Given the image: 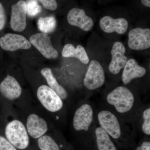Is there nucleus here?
Returning <instances> with one entry per match:
<instances>
[{
    "instance_id": "obj_26",
    "label": "nucleus",
    "mask_w": 150,
    "mask_h": 150,
    "mask_svg": "<svg viewBox=\"0 0 150 150\" xmlns=\"http://www.w3.org/2000/svg\"><path fill=\"white\" fill-rule=\"evenodd\" d=\"M6 23V16L2 4L0 2V31L4 29Z\"/></svg>"
},
{
    "instance_id": "obj_14",
    "label": "nucleus",
    "mask_w": 150,
    "mask_h": 150,
    "mask_svg": "<svg viewBox=\"0 0 150 150\" xmlns=\"http://www.w3.org/2000/svg\"><path fill=\"white\" fill-rule=\"evenodd\" d=\"M146 74L145 67L140 66L134 59H128L123 68L121 80L123 85L128 86L134 80L144 76Z\"/></svg>"
},
{
    "instance_id": "obj_9",
    "label": "nucleus",
    "mask_w": 150,
    "mask_h": 150,
    "mask_svg": "<svg viewBox=\"0 0 150 150\" xmlns=\"http://www.w3.org/2000/svg\"><path fill=\"white\" fill-rule=\"evenodd\" d=\"M126 51L125 46L121 42L117 41L113 44L110 51L111 60L108 67L111 74L118 75L123 70L128 60V57L125 55Z\"/></svg>"
},
{
    "instance_id": "obj_22",
    "label": "nucleus",
    "mask_w": 150,
    "mask_h": 150,
    "mask_svg": "<svg viewBox=\"0 0 150 150\" xmlns=\"http://www.w3.org/2000/svg\"><path fill=\"white\" fill-rule=\"evenodd\" d=\"M38 143L41 150H60L58 144L49 136L43 135L38 138Z\"/></svg>"
},
{
    "instance_id": "obj_3",
    "label": "nucleus",
    "mask_w": 150,
    "mask_h": 150,
    "mask_svg": "<svg viewBox=\"0 0 150 150\" xmlns=\"http://www.w3.org/2000/svg\"><path fill=\"white\" fill-rule=\"evenodd\" d=\"M95 108L88 99L78 106L73 116L72 126L74 130L84 138V142L93 139L95 123Z\"/></svg>"
},
{
    "instance_id": "obj_20",
    "label": "nucleus",
    "mask_w": 150,
    "mask_h": 150,
    "mask_svg": "<svg viewBox=\"0 0 150 150\" xmlns=\"http://www.w3.org/2000/svg\"><path fill=\"white\" fill-rule=\"evenodd\" d=\"M40 72L46 80L49 87L54 90L62 100H66L69 97V94L64 88L59 84L57 82L53 75L51 69L49 68H44L41 70Z\"/></svg>"
},
{
    "instance_id": "obj_11",
    "label": "nucleus",
    "mask_w": 150,
    "mask_h": 150,
    "mask_svg": "<svg viewBox=\"0 0 150 150\" xmlns=\"http://www.w3.org/2000/svg\"><path fill=\"white\" fill-rule=\"evenodd\" d=\"M26 3L20 0L11 6V12L10 25L11 28L16 32H21L26 26Z\"/></svg>"
},
{
    "instance_id": "obj_27",
    "label": "nucleus",
    "mask_w": 150,
    "mask_h": 150,
    "mask_svg": "<svg viewBox=\"0 0 150 150\" xmlns=\"http://www.w3.org/2000/svg\"><path fill=\"white\" fill-rule=\"evenodd\" d=\"M135 150H150L149 140H145L142 141L137 146Z\"/></svg>"
},
{
    "instance_id": "obj_5",
    "label": "nucleus",
    "mask_w": 150,
    "mask_h": 150,
    "mask_svg": "<svg viewBox=\"0 0 150 150\" xmlns=\"http://www.w3.org/2000/svg\"><path fill=\"white\" fill-rule=\"evenodd\" d=\"M105 76L102 65L96 60H92L83 80V85L87 90L96 91L105 83Z\"/></svg>"
},
{
    "instance_id": "obj_13",
    "label": "nucleus",
    "mask_w": 150,
    "mask_h": 150,
    "mask_svg": "<svg viewBox=\"0 0 150 150\" xmlns=\"http://www.w3.org/2000/svg\"><path fill=\"white\" fill-rule=\"evenodd\" d=\"M67 21L71 25L79 28L86 32L90 31L93 26L92 19L87 16L82 9L77 8L71 9L67 15Z\"/></svg>"
},
{
    "instance_id": "obj_21",
    "label": "nucleus",
    "mask_w": 150,
    "mask_h": 150,
    "mask_svg": "<svg viewBox=\"0 0 150 150\" xmlns=\"http://www.w3.org/2000/svg\"><path fill=\"white\" fill-rule=\"evenodd\" d=\"M38 27L41 32L48 34L53 32L56 26V21L53 16L40 17L37 23Z\"/></svg>"
},
{
    "instance_id": "obj_10",
    "label": "nucleus",
    "mask_w": 150,
    "mask_h": 150,
    "mask_svg": "<svg viewBox=\"0 0 150 150\" xmlns=\"http://www.w3.org/2000/svg\"><path fill=\"white\" fill-rule=\"evenodd\" d=\"M131 126L135 134L139 132L146 137H150V104H143L134 118Z\"/></svg>"
},
{
    "instance_id": "obj_15",
    "label": "nucleus",
    "mask_w": 150,
    "mask_h": 150,
    "mask_svg": "<svg viewBox=\"0 0 150 150\" xmlns=\"http://www.w3.org/2000/svg\"><path fill=\"white\" fill-rule=\"evenodd\" d=\"M99 25L103 31L106 33L116 32L123 34L128 30L129 23L126 19L123 18H114L110 16H105L100 21Z\"/></svg>"
},
{
    "instance_id": "obj_17",
    "label": "nucleus",
    "mask_w": 150,
    "mask_h": 150,
    "mask_svg": "<svg viewBox=\"0 0 150 150\" xmlns=\"http://www.w3.org/2000/svg\"><path fill=\"white\" fill-rule=\"evenodd\" d=\"M0 93L7 99L13 100L21 96L22 88L13 77L8 75L0 83Z\"/></svg>"
},
{
    "instance_id": "obj_25",
    "label": "nucleus",
    "mask_w": 150,
    "mask_h": 150,
    "mask_svg": "<svg viewBox=\"0 0 150 150\" xmlns=\"http://www.w3.org/2000/svg\"><path fill=\"white\" fill-rule=\"evenodd\" d=\"M0 150H17L14 146L2 137H0Z\"/></svg>"
},
{
    "instance_id": "obj_23",
    "label": "nucleus",
    "mask_w": 150,
    "mask_h": 150,
    "mask_svg": "<svg viewBox=\"0 0 150 150\" xmlns=\"http://www.w3.org/2000/svg\"><path fill=\"white\" fill-rule=\"evenodd\" d=\"M26 3L27 14L33 17L38 15L41 11V7L36 0H28Z\"/></svg>"
},
{
    "instance_id": "obj_18",
    "label": "nucleus",
    "mask_w": 150,
    "mask_h": 150,
    "mask_svg": "<svg viewBox=\"0 0 150 150\" xmlns=\"http://www.w3.org/2000/svg\"><path fill=\"white\" fill-rule=\"evenodd\" d=\"M93 139L98 150H118L111 137L97 124L94 126Z\"/></svg>"
},
{
    "instance_id": "obj_24",
    "label": "nucleus",
    "mask_w": 150,
    "mask_h": 150,
    "mask_svg": "<svg viewBox=\"0 0 150 150\" xmlns=\"http://www.w3.org/2000/svg\"><path fill=\"white\" fill-rule=\"evenodd\" d=\"M45 8L51 11L56 10L58 4L56 0H38Z\"/></svg>"
},
{
    "instance_id": "obj_28",
    "label": "nucleus",
    "mask_w": 150,
    "mask_h": 150,
    "mask_svg": "<svg viewBox=\"0 0 150 150\" xmlns=\"http://www.w3.org/2000/svg\"><path fill=\"white\" fill-rule=\"evenodd\" d=\"M142 4L145 6L150 7V0H141Z\"/></svg>"
},
{
    "instance_id": "obj_19",
    "label": "nucleus",
    "mask_w": 150,
    "mask_h": 150,
    "mask_svg": "<svg viewBox=\"0 0 150 150\" xmlns=\"http://www.w3.org/2000/svg\"><path fill=\"white\" fill-rule=\"evenodd\" d=\"M62 55L65 58H76L84 64H88L89 63V59L85 49L81 45H78L76 48L72 44L68 43L64 46Z\"/></svg>"
},
{
    "instance_id": "obj_2",
    "label": "nucleus",
    "mask_w": 150,
    "mask_h": 150,
    "mask_svg": "<svg viewBox=\"0 0 150 150\" xmlns=\"http://www.w3.org/2000/svg\"><path fill=\"white\" fill-rule=\"evenodd\" d=\"M95 121L120 146H134L135 134L131 126L103 103L95 109Z\"/></svg>"
},
{
    "instance_id": "obj_8",
    "label": "nucleus",
    "mask_w": 150,
    "mask_h": 150,
    "mask_svg": "<svg viewBox=\"0 0 150 150\" xmlns=\"http://www.w3.org/2000/svg\"><path fill=\"white\" fill-rule=\"evenodd\" d=\"M30 42L37 48L44 57L48 59H55L59 56V53L52 46L48 34L37 33L30 38Z\"/></svg>"
},
{
    "instance_id": "obj_16",
    "label": "nucleus",
    "mask_w": 150,
    "mask_h": 150,
    "mask_svg": "<svg viewBox=\"0 0 150 150\" xmlns=\"http://www.w3.org/2000/svg\"><path fill=\"white\" fill-rule=\"evenodd\" d=\"M26 128L30 136L35 139L43 136L48 130L46 121L34 113L30 114L28 117Z\"/></svg>"
},
{
    "instance_id": "obj_6",
    "label": "nucleus",
    "mask_w": 150,
    "mask_h": 150,
    "mask_svg": "<svg viewBox=\"0 0 150 150\" xmlns=\"http://www.w3.org/2000/svg\"><path fill=\"white\" fill-rule=\"evenodd\" d=\"M37 96L43 107L50 112H58L63 108V100L48 86H40L38 89Z\"/></svg>"
},
{
    "instance_id": "obj_1",
    "label": "nucleus",
    "mask_w": 150,
    "mask_h": 150,
    "mask_svg": "<svg viewBox=\"0 0 150 150\" xmlns=\"http://www.w3.org/2000/svg\"><path fill=\"white\" fill-rule=\"evenodd\" d=\"M103 104L131 126L143 104L139 91L128 86H119L103 94Z\"/></svg>"
},
{
    "instance_id": "obj_7",
    "label": "nucleus",
    "mask_w": 150,
    "mask_h": 150,
    "mask_svg": "<svg viewBox=\"0 0 150 150\" xmlns=\"http://www.w3.org/2000/svg\"><path fill=\"white\" fill-rule=\"evenodd\" d=\"M128 46L133 50L141 51L150 47V28L137 27L131 29L128 34Z\"/></svg>"
},
{
    "instance_id": "obj_4",
    "label": "nucleus",
    "mask_w": 150,
    "mask_h": 150,
    "mask_svg": "<svg viewBox=\"0 0 150 150\" xmlns=\"http://www.w3.org/2000/svg\"><path fill=\"white\" fill-rule=\"evenodd\" d=\"M5 134L8 141L19 149H24L29 145L27 130L23 123L18 120H13L7 124Z\"/></svg>"
},
{
    "instance_id": "obj_12",
    "label": "nucleus",
    "mask_w": 150,
    "mask_h": 150,
    "mask_svg": "<svg viewBox=\"0 0 150 150\" xmlns=\"http://www.w3.org/2000/svg\"><path fill=\"white\" fill-rule=\"evenodd\" d=\"M30 41L23 35L8 33L0 38V47L4 51H15L19 49H28L31 47Z\"/></svg>"
}]
</instances>
